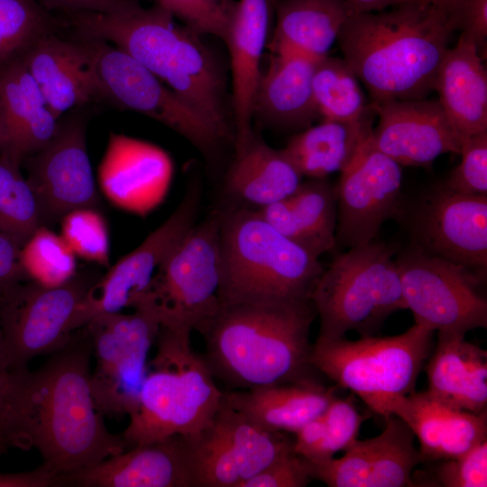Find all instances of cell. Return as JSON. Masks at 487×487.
Segmentation results:
<instances>
[{
    "label": "cell",
    "instance_id": "obj_1",
    "mask_svg": "<svg viewBox=\"0 0 487 487\" xmlns=\"http://www.w3.org/2000/svg\"><path fill=\"white\" fill-rule=\"evenodd\" d=\"M93 345L85 326L34 371H11L2 445L36 449L57 476L89 468L126 450L110 432L90 387Z\"/></svg>",
    "mask_w": 487,
    "mask_h": 487
},
{
    "label": "cell",
    "instance_id": "obj_2",
    "mask_svg": "<svg viewBox=\"0 0 487 487\" xmlns=\"http://www.w3.org/2000/svg\"><path fill=\"white\" fill-rule=\"evenodd\" d=\"M454 32L445 8L417 1L349 14L336 41L377 106L427 98Z\"/></svg>",
    "mask_w": 487,
    "mask_h": 487
},
{
    "label": "cell",
    "instance_id": "obj_3",
    "mask_svg": "<svg viewBox=\"0 0 487 487\" xmlns=\"http://www.w3.org/2000/svg\"><path fill=\"white\" fill-rule=\"evenodd\" d=\"M311 299L220 305L196 329L214 378L227 390L301 384L310 376Z\"/></svg>",
    "mask_w": 487,
    "mask_h": 487
},
{
    "label": "cell",
    "instance_id": "obj_4",
    "mask_svg": "<svg viewBox=\"0 0 487 487\" xmlns=\"http://www.w3.org/2000/svg\"><path fill=\"white\" fill-rule=\"evenodd\" d=\"M64 14L79 36L106 41L126 52L234 143L225 82L201 35L177 25L174 17L156 5L145 8L139 3L120 14Z\"/></svg>",
    "mask_w": 487,
    "mask_h": 487
},
{
    "label": "cell",
    "instance_id": "obj_5",
    "mask_svg": "<svg viewBox=\"0 0 487 487\" xmlns=\"http://www.w3.org/2000/svg\"><path fill=\"white\" fill-rule=\"evenodd\" d=\"M318 258L249 208L222 213L220 305L310 299L323 271Z\"/></svg>",
    "mask_w": 487,
    "mask_h": 487
},
{
    "label": "cell",
    "instance_id": "obj_6",
    "mask_svg": "<svg viewBox=\"0 0 487 487\" xmlns=\"http://www.w3.org/2000/svg\"><path fill=\"white\" fill-rule=\"evenodd\" d=\"M156 342L138 408L122 434L126 448L176 435L195 436L211 424L222 402L223 391L190 338L160 327Z\"/></svg>",
    "mask_w": 487,
    "mask_h": 487
},
{
    "label": "cell",
    "instance_id": "obj_7",
    "mask_svg": "<svg viewBox=\"0 0 487 487\" xmlns=\"http://www.w3.org/2000/svg\"><path fill=\"white\" fill-rule=\"evenodd\" d=\"M337 253L310 295L320 327L317 339L373 335L392 313L407 309L393 250L374 240Z\"/></svg>",
    "mask_w": 487,
    "mask_h": 487
},
{
    "label": "cell",
    "instance_id": "obj_8",
    "mask_svg": "<svg viewBox=\"0 0 487 487\" xmlns=\"http://www.w3.org/2000/svg\"><path fill=\"white\" fill-rule=\"evenodd\" d=\"M435 331L414 324L392 336L317 339L310 363L336 386L349 390L385 418L401 398L415 391Z\"/></svg>",
    "mask_w": 487,
    "mask_h": 487
},
{
    "label": "cell",
    "instance_id": "obj_9",
    "mask_svg": "<svg viewBox=\"0 0 487 487\" xmlns=\"http://www.w3.org/2000/svg\"><path fill=\"white\" fill-rule=\"evenodd\" d=\"M222 213L214 211L194 225L155 271L142 303L156 315L160 326L190 338L192 330L220 307V227Z\"/></svg>",
    "mask_w": 487,
    "mask_h": 487
},
{
    "label": "cell",
    "instance_id": "obj_10",
    "mask_svg": "<svg viewBox=\"0 0 487 487\" xmlns=\"http://www.w3.org/2000/svg\"><path fill=\"white\" fill-rule=\"evenodd\" d=\"M98 279L91 271L77 272L57 287L25 280L0 294V329L11 371L27 368L33 358L69 343L75 313Z\"/></svg>",
    "mask_w": 487,
    "mask_h": 487
},
{
    "label": "cell",
    "instance_id": "obj_11",
    "mask_svg": "<svg viewBox=\"0 0 487 487\" xmlns=\"http://www.w3.org/2000/svg\"><path fill=\"white\" fill-rule=\"evenodd\" d=\"M131 314H102L84 326L91 338L95 367L90 387L97 410L119 418L136 411L148 372V354L160 323L145 304Z\"/></svg>",
    "mask_w": 487,
    "mask_h": 487
},
{
    "label": "cell",
    "instance_id": "obj_12",
    "mask_svg": "<svg viewBox=\"0 0 487 487\" xmlns=\"http://www.w3.org/2000/svg\"><path fill=\"white\" fill-rule=\"evenodd\" d=\"M80 38L92 56L100 97L161 123L207 157L228 142L201 115L126 52L103 40Z\"/></svg>",
    "mask_w": 487,
    "mask_h": 487
},
{
    "label": "cell",
    "instance_id": "obj_13",
    "mask_svg": "<svg viewBox=\"0 0 487 487\" xmlns=\"http://www.w3.org/2000/svg\"><path fill=\"white\" fill-rule=\"evenodd\" d=\"M395 262L416 324L444 335L487 327V300L476 289L482 281L474 273L413 244Z\"/></svg>",
    "mask_w": 487,
    "mask_h": 487
},
{
    "label": "cell",
    "instance_id": "obj_14",
    "mask_svg": "<svg viewBox=\"0 0 487 487\" xmlns=\"http://www.w3.org/2000/svg\"><path fill=\"white\" fill-rule=\"evenodd\" d=\"M187 443L192 487H242L279 456L293 450L280 432L264 430L225 400L211 424Z\"/></svg>",
    "mask_w": 487,
    "mask_h": 487
},
{
    "label": "cell",
    "instance_id": "obj_15",
    "mask_svg": "<svg viewBox=\"0 0 487 487\" xmlns=\"http://www.w3.org/2000/svg\"><path fill=\"white\" fill-rule=\"evenodd\" d=\"M372 134L341 171L335 187V243L341 247L374 240L400 204L402 166L376 148Z\"/></svg>",
    "mask_w": 487,
    "mask_h": 487
},
{
    "label": "cell",
    "instance_id": "obj_16",
    "mask_svg": "<svg viewBox=\"0 0 487 487\" xmlns=\"http://www.w3.org/2000/svg\"><path fill=\"white\" fill-rule=\"evenodd\" d=\"M198 197L195 189L187 192L159 227L97 280L75 313L74 330L83 327L98 315L133 308L146 291L158 267L195 225Z\"/></svg>",
    "mask_w": 487,
    "mask_h": 487
},
{
    "label": "cell",
    "instance_id": "obj_17",
    "mask_svg": "<svg viewBox=\"0 0 487 487\" xmlns=\"http://www.w3.org/2000/svg\"><path fill=\"white\" fill-rule=\"evenodd\" d=\"M27 169L26 179L37 197L42 224L101 204L87 149L86 124L80 116L60 122L52 139L27 158Z\"/></svg>",
    "mask_w": 487,
    "mask_h": 487
},
{
    "label": "cell",
    "instance_id": "obj_18",
    "mask_svg": "<svg viewBox=\"0 0 487 487\" xmlns=\"http://www.w3.org/2000/svg\"><path fill=\"white\" fill-rule=\"evenodd\" d=\"M413 221L414 245L485 280L487 195L462 194L440 186L422 202Z\"/></svg>",
    "mask_w": 487,
    "mask_h": 487
},
{
    "label": "cell",
    "instance_id": "obj_19",
    "mask_svg": "<svg viewBox=\"0 0 487 487\" xmlns=\"http://www.w3.org/2000/svg\"><path fill=\"white\" fill-rule=\"evenodd\" d=\"M173 174L170 155L161 147L111 133L98 167L104 196L124 211L145 216L164 199Z\"/></svg>",
    "mask_w": 487,
    "mask_h": 487
},
{
    "label": "cell",
    "instance_id": "obj_20",
    "mask_svg": "<svg viewBox=\"0 0 487 487\" xmlns=\"http://www.w3.org/2000/svg\"><path fill=\"white\" fill-rule=\"evenodd\" d=\"M376 148L400 166L427 167L445 153L460 154L463 140L437 99L394 100L373 106Z\"/></svg>",
    "mask_w": 487,
    "mask_h": 487
},
{
    "label": "cell",
    "instance_id": "obj_21",
    "mask_svg": "<svg viewBox=\"0 0 487 487\" xmlns=\"http://www.w3.org/2000/svg\"><path fill=\"white\" fill-rule=\"evenodd\" d=\"M55 486L192 487L183 436L138 445L84 470L60 474Z\"/></svg>",
    "mask_w": 487,
    "mask_h": 487
},
{
    "label": "cell",
    "instance_id": "obj_22",
    "mask_svg": "<svg viewBox=\"0 0 487 487\" xmlns=\"http://www.w3.org/2000/svg\"><path fill=\"white\" fill-rule=\"evenodd\" d=\"M278 0H237L224 41L231 61L234 148L252 135L253 101Z\"/></svg>",
    "mask_w": 487,
    "mask_h": 487
},
{
    "label": "cell",
    "instance_id": "obj_23",
    "mask_svg": "<svg viewBox=\"0 0 487 487\" xmlns=\"http://www.w3.org/2000/svg\"><path fill=\"white\" fill-rule=\"evenodd\" d=\"M22 60L59 120L65 112L100 97L93 59L81 38L69 41L50 32Z\"/></svg>",
    "mask_w": 487,
    "mask_h": 487
},
{
    "label": "cell",
    "instance_id": "obj_24",
    "mask_svg": "<svg viewBox=\"0 0 487 487\" xmlns=\"http://www.w3.org/2000/svg\"><path fill=\"white\" fill-rule=\"evenodd\" d=\"M391 414L400 418L418 439L423 462L459 456L487 437V413L452 407L427 391L401 398Z\"/></svg>",
    "mask_w": 487,
    "mask_h": 487
},
{
    "label": "cell",
    "instance_id": "obj_25",
    "mask_svg": "<svg viewBox=\"0 0 487 487\" xmlns=\"http://www.w3.org/2000/svg\"><path fill=\"white\" fill-rule=\"evenodd\" d=\"M0 119L5 136L1 152L19 163L44 147L58 131L60 120L22 59L0 68Z\"/></svg>",
    "mask_w": 487,
    "mask_h": 487
},
{
    "label": "cell",
    "instance_id": "obj_26",
    "mask_svg": "<svg viewBox=\"0 0 487 487\" xmlns=\"http://www.w3.org/2000/svg\"><path fill=\"white\" fill-rule=\"evenodd\" d=\"M317 62L297 51L271 52L257 85L253 116L279 128L303 130L310 126L319 117L313 95Z\"/></svg>",
    "mask_w": 487,
    "mask_h": 487
},
{
    "label": "cell",
    "instance_id": "obj_27",
    "mask_svg": "<svg viewBox=\"0 0 487 487\" xmlns=\"http://www.w3.org/2000/svg\"><path fill=\"white\" fill-rule=\"evenodd\" d=\"M434 90L451 126L464 139L487 131V71L473 42L463 34L439 65Z\"/></svg>",
    "mask_w": 487,
    "mask_h": 487
},
{
    "label": "cell",
    "instance_id": "obj_28",
    "mask_svg": "<svg viewBox=\"0 0 487 487\" xmlns=\"http://www.w3.org/2000/svg\"><path fill=\"white\" fill-rule=\"evenodd\" d=\"M427 365V391L437 400L474 414L486 413L487 353L464 335H437Z\"/></svg>",
    "mask_w": 487,
    "mask_h": 487
},
{
    "label": "cell",
    "instance_id": "obj_29",
    "mask_svg": "<svg viewBox=\"0 0 487 487\" xmlns=\"http://www.w3.org/2000/svg\"><path fill=\"white\" fill-rule=\"evenodd\" d=\"M225 400L255 426L271 432L295 433L320 416L335 397V387L317 381L226 390Z\"/></svg>",
    "mask_w": 487,
    "mask_h": 487
},
{
    "label": "cell",
    "instance_id": "obj_30",
    "mask_svg": "<svg viewBox=\"0 0 487 487\" xmlns=\"http://www.w3.org/2000/svg\"><path fill=\"white\" fill-rule=\"evenodd\" d=\"M271 52L297 51L320 60L337 41L350 14L341 0H278Z\"/></svg>",
    "mask_w": 487,
    "mask_h": 487
},
{
    "label": "cell",
    "instance_id": "obj_31",
    "mask_svg": "<svg viewBox=\"0 0 487 487\" xmlns=\"http://www.w3.org/2000/svg\"><path fill=\"white\" fill-rule=\"evenodd\" d=\"M302 177L282 150L271 148L253 132L235 149L225 186L238 198L262 207L292 195Z\"/></svg>",
    "mask_w": 487,
    "mask_h": 487
},
{
    "label": "cell",
    "instance_id": "obj_32",
    "mask_svg": "<svg viewBox=\"0 0 487 487\" xmlns=\"http://www.w3.org/2000/svg\"><path fill=\"white\" fill-rule=\"evenodd\" d=\"M373 119L322 120L292 136L282 151L302 176L327 178L350 163L372 133Z\"/></svg>",
    "mask_w": 487,
    "mask_h": 487
},
{
    "label": "cell",
    "instance_id": "obj_33",
    "mask_svg": "<svg viewBox=\"0 0 487 487\" xmlns=\"http://www.w3.org/2000/svg\"><path fill=\"white\" fill-rule=\"evenodd\" d=\"M290 211L281 234L316 257L336 245L335 188L326 178H309L287 198Z\"/></svg>",
    "mask_w": 487,
    "mask_h": 487
},
{
    "label": "cell",
    "instance_id": "obj_34",
    "mask_svg": "<svg viewBox=\"0 0 487 487\" xmlns=\"http://www.w3.org/2000/svg\"><path fill=\"white\" fill-rule=\"evenodd\" d=\"M360 80L343 59L327 55L317 60L313 95L322 120L357 122L376 115Z\"/></svg>",
    "mask_w": 487,
    "mask_h": 487
},
{
    "label": "cell",
    "instance_id": "obj_35",
    "mask_svg": "<svg viewBox=\"0 0 487 487\" xmlns=\"http://www.w3.org/2000/svg\"><path fill=\"white\" fill-rule=\"evenodd\" d=\"M384 419V430L373 437L369 487L413 486L412 471L423 462L414 434L393 414Z\"/></svg>",
    "mask_w": 487,
    "mask_h": 487
},
{
    "label": "cell",
    "instance_id": "obj_36",
    "mask_svg": "<svg viewBox=\"0 0 487 487\" xmlns=\"http://www.w3.org/2000/svg\"><path fill=\"white\" fill-rule=\"evenodd\" d=\"M20 164L0 152V233L22 248L43 224L37 197Z\"/></svg>",
    "mask_w": 487,
    "mask_h": 487
},
{
    "label": "cell",
    "instance_id": "obj_37",
    "mask_svg": "<svg viewBox=\"0 0 487 487\" xmlns=\"http://www.w3.org/2000/svg\"><path fill=\"white\" fill-rule=\"evenodd\" d=\"M55 21L38 0H0V68L22 59Z\"/></svg>",
    "mask_w": 487,
    "mask_h": 487
},
{
    "label": "cell",
    "instance_id": "obj_38",
    "mask_svg": "<svg viewBox=\"0 0 487 487\" xmlns=\"http://www.w3.org/2000/svg\"><path fill=\"white\" fill-rule=\"evenodd\" d=\"M20 261L29 280L44 287L60 286L77 274L76 255L60 235L44 225L22 246Z\"/></svg>",
    "mask_w": 487,
    "mask_h": 487
},
{
    "label": "cell",
    "instance_id": "obj_39",
    "mask_svg": "<svg viewBox=\"0 0 487 487\" xmlns=\"http://www.w3.org/2000/svg\"><path fill=\"white\" fill-rule=\"evenodd\" d=\"M60 221V237L76 256L102 266H109L108 227L97 208L75 209L65 215Z\"/></svg>",
    "mask_w": 487,
    "mask_h": 487
},
{
    "label": "cell",
    "instance_id": "obj_40",
    "mask_svg": "<svg viewBox=\"0 0 487 487\" xmlns=\"http://www.w3.org/2000/svg\"><path fill=\"white\" fill-rule=\"evenodd\" d=\"M373 437L357 439L339 458L309 463L311 479H317L329 487H369Z\"/></svg>",
    "mask_w": 487,
    "mask_h": 487
},
{
    "label": "cell",
    "instance_id": "obj_41",
    "mask_svg": "<svg viewBox=\"0 0 487 487\" xmlns=\"http://www.w3.org/2000/svg\"><path fill=\"white\" fill-rule=\"evenodd\" d=\"M156 5L182 21L198 33L225 37L235 0H152Z\"/></svg>",
    "mask_w": 487,
    "mask_h": 487
},
{
    "label": "cell",
    "instance_id": "obj_42",
    "mask_svg": "<svg viewBox=\"0 0 487 487\" xmlns=\"http://www.w3.org/2000/svg\"><path fill=\"white\" fill-rule=\"evenodd\" d=\"M460 163L442 185L467 195H487V131L464 140Z\"/></svg>",
    "mask_w": 487,
    "mask_h": 487
},
{
    "label": "cell",
    "instance_id": "obj_43",
    "mask_svg": "<svg viewBox=\"0 0 487 487\" xmlns=\"http://www.w3.org/2000/svg\"><path fill=\"white\" fill-rule=\"evenodd\" d=\"M440 461L433 473L435 486H487V440L459 456Z\"/></svg>",
    "mask_w": 487,
    "mask_h": 487
},
{
    "label": "cell",
    "instance_id": "obj_44",
    "mask_svg": "<svg viewBox=\"0 0 487 487\" xmlns=\"http://www.w3.org/2000/svg\"><path fill=\"white\" fill-rule=\"evenodd\" d=\"M326 425V461L348 449L357 439L364 417L352 398L335 397L322 414ZM324 462V461H323Z\"/></svg>",
    "mask_w": 487,
    "mask_h": 487
},
{
    "label": "cell",
    "instance_id": "obj_45",
    "mask_svg": "<svg viewBox=\"0 0 487 487\" xmlns=\"http://www.w3.org/2000/svg\"><path fill=\"white\" fill-rule=\"evenodd\" d=\"M310 480L307 462L290 451L276 458L242 487H304Z\"/></svg>",
    "mask_w": 487,
    "mask_h": 487
},
{
    "label": "cell",
    "instance_id": "obj_46",
    "mask_svg": "<svg viewBox=\"0 0 487 487\" xmlns=\"http://www.w3.org/2000/svg\"><path fill=\"white\" fill-rule=\"evenodd\" d=\"M455 31L470 39L485 60L487 50V0H454L446 9Z\"/></svg>",
    "mask_w": 487,
    "mask_h": 487
},
{
    "label": "cell",
    "instance_id": "obj_47",
    "mask_svg": "<svg viewBox=\"0 0 487 487\" xmlns=\"http://www.w3.org/2000/svg\"><path fill=\"white\" fill-rule=\"evenodd\" d=\"M322 414L304 424L294 433V452L309 463L326 461V425Z\"/></svg>",
    "mask_w": 487,
    "mask_h": 487
},
{
    "label": "cell",
    "instance_id": "obj_48",
    "mask_svg": "<svg viewBox=\"0 0 487 487\" xmlns=\"http://www.w3.org/2000/svg\"><path fill=\"white\" fill-rule=\"evenodd\" d=\"M48 11L51 9L67 12H94L120 14L134 8L140 0H38Z\"/></svg>",
    "mask_w": 487,
    "mask_h": 487
},
{
    "label": "cell",
    "instance_id": "obj_49",
    "mask_svg": "<svg viewBox=\"0 0 487 487\" xmlns=\"http://www.w3.org/2000/svg\"><path fill=\"white\" fill-rule=\"evenodd\" d=\"M21 247L0 233V294L12 286L29 280L20 261Z\"/></svg>",
    "mask_w": 487,
    "mask_h": 487
},
{
    "label": "cell",
    "instance_id": "obj_50",
    "mask_svg": "<svg viewBox=\"0 0 487 487\" xmlns=\"http://www.w3.org/2000/svg\"><path fill=\"white\" fill-rule=\"evenodd\" d=\"M57 474L47 465L26 472L0 473V487H50L55 486Z\"/></svg>",
    "mask_w": 487,
    "mask_h": 487
},
{
    "label": "cell",
    "instance_id": "obj_51",
    "mask_svg": "<svg viewBox=\"0 0 487 487\" xmlns=\"http://www.w3.org/2000/svg\"><path fill=\"white\" fill-rule=\"evenodd\" d=\"M11 370L8 367L5 358L0 329V454L5 452L2 445V430L11 386Z\"/></svg>",
    "mask_w": 487,
    "mask_h": 487
},
{
    "label": "cell",
    "instance_id": "obj_52",
    "mask_svg": "<svg viewBox=\"0 0 487 487\" xmlns=\"http://www.w3.org/2000/svg\"><path fill=\"white\" fill-rule=\"evenodd\" d=\"M351 14L371 13L417 1L427 0H341Z\"/></svg>",
    "mask_w": 487,
    "mask_h": 487
},
{
    "label": "cell",
    "instance_id": "obj_53",
    "mask_svg": "<svg viewBox=\"0 0 487 487\" xmlns=\"http://www.w3.org/2000/svg\"><path fill=\"white\" fill-rule=\"evenodd\" d=\"M427 1L431 2L435 5H437L446 10L454 0H427Z\"/></svg>",
    "mask_w": 487,
    "mask_h": 487
},
{
    "label": "cell",
    "instance_id": "obj_54",
    "mask_svg": "<svg viewBox=\"0 0 487 487\" xmlns=\"http://www.w3.org/2000/svg\"><path fill=\"white\" fill-rule=\"evenodd\" d=\"M4 142H5L4 129H3L2 122L0 119V152L3 149Z\"/></svg>",
    "mask_w": 487,
    "mask_h": 487
}]
</instances>
